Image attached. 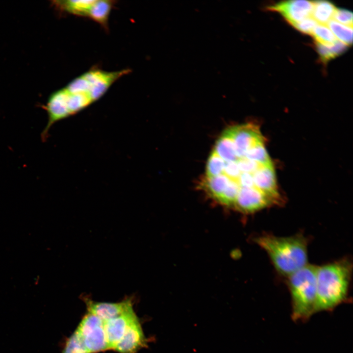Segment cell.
<instances>
[{"label": "cell", "mask_w": 353, "mask_h": 353, "mask_svg": "<svg viewBox=\"0 0 353 353\" xmlns=\"http://www.w3.org/2000/svg\"><path fill=\"white\" fill-rule=\"evenodd\" d=\"M82 300L86 304L88 312L101 319L103 322L112 319L133 306V298L127 297L118 303L98 302L86 296Z\"/></svg>", "instance_id": "8"}, {"label": "cell", "mask_w": 353, "mask_h": 353, "mask_svg": "<svg viewBox=\"0 0 353 353\" xmlns=\"http://www.w3.org/2000/svg\"><path fill=\"white\" fill-rule=\"evenodd\" d=\"M76 329L89 353L108 349L104 322L96 315L87 312Z\"/></svg>", "instance_id": "5"}, {"label": "cell", "mask_w": 353, "mask_h": 353, "mask_svg": "<svg viewBox=\"0 0 353 353\" xmlns=\"http://www.w3.org/2000/svg\"><path fill=\"white\" fill-rule=\"evenodd\" d=\"M315 43V47L320 59L324 64L335 58L346 50L348 46L337 40L332 45L324 46Z\"/></svg>", "instance_id": "13"}, {"label": "cell", "mask_w": 353, "mask_h": 353, "mask_svg": "<svg viewBox=\"0 0 353 353\" xmlns=\"http://www.w3.org/2000/svg\"><path fill=\"white\" fill-rule=\"evenodd\" d=\"M255 241L283 276L288 277L308 264L307 242L302 235L280 237L265 234L256 238Z\"/></svg>", "instance_id": "3"}, {"label": "cell", "mask_w": 353, "mask_h": 353, "mask_svg": "<svg viewBox=\"0 0 353 353\" xmlns=\"http://www.w3.org/2000/svg\"><path fill=\"white\" fill-rule=\"evenodd\" d=\"M137 318L132 306L120 315L104 322L108 349H114L127 328Z\"/></svg>", "instance_id": "7"}, {"label": "cell", "mask_w": 353, "mask_h": 353, "mask_svg": "<svg viewBox=\"0 0 353 353\" xmlns=\"http://www.w3.org/2000/svg\"><path fill=\"white\" fill-rule=\"evenodd\" d=\"M95 1V0H54L52 4L61 11L88 18Z\"/></svg>", "instance_id": "10"}, {"label": "cell", "mask_w": 353, "mask_h": 353, "mask_svg": "<svg viewBox=\"0 0 353 353\" xmlns=\"http://www.w3.org/2000/svg\"><path fill=\"white\" fill-rule=\"evenodd\" d=\"M315 43L324 46L332 45L337 40L326 25L318 24L314 28L312 34Z\"/></svg>", "instance_id": "15"}, {"label": "cell", "mask_w": 353, "mask_h": 353, "mask_svg": "<svg viewBox=\"0 0 353 353\" xmlns=\"http://www.w3.org/2000/svg\"><path fill=\"white\" fill-rule=\"evenodd\" d=\"M328 25L336 38L347 46L353 43V27L343 25L333 20L328 23Z\"/></svg>", "instance_id": "14"}, {"label": "cell", "mask_w": 353, "mask_h": 353, "mask_svg": "<svg viewBox=\"0 0 353 353\" xmlns=\"http://www.w3.org/2000/svg\"><path fill=\"white\" fill-rule=\"evenodd\" d=\"M352 268L347 259L316 267L314 313L332 310L346 301Z\"/></svg>", "instance_id": "2"}, {"label": "cell", "mask_w": 353, "mask_h": 353, "mask_svg": "<svg viewBox=\"0 0 353 353\" xmlns=\"http://www.w3.org/2000/svg\"><path fill=\"white\" fill-rule=\"evenodd\" d=\"M62 353H89L76 329L66 340Z\"/></svg>", "instance_id": "16"}, {"label": "cell", "mask_w": 353, "mask_h": 353, "mask_svg": "<svg viewBox=\"0 0 353 353\" xmlns=\"http://www.w3.org/2000/svg\"><path fill=\"white\" fill-rule=\"evenodd\" d=\"M131 72L129 68L109 71L93 66L53 92L43 106L48 121L41 136L47 137L50 127L57 122L77 114L100 100L115 82Z\"/></svg>", "instance_id": "1"}, {"label": "cell", "mask_w": 353, "mask_h": 353, "mask_svg": "<svg viewBox=\"0 0 353 353\" xmlns=\"http://www.w3.org/2000/svg\"><path fill=\"white\" fill-rule=\"evenodd\" d=\"M316 266L307 264L288 277L291 298V317L295 321H305L314 314L316 300Z\"/></svg>", "instance_id": "4"}, {"label": "cell", "mask_w": 353, "mask_h": 353, "mask_svg": "<svg viewBox=\"0 0 353 353\" xmlns=\"http://www.w3.org/2000/svg\"><path fill=\"white\" fill-rule=\"evenodd\" d=\"M115 2L111 0H95L88 18L107 30L109 17Z\"/></svg>", "instance_id": "11"}, {"label": "cell", "mask_w": 353, "mask_h": 353, "mask_svg": "<svg viewBox=\"0 0 353 353\" xmlns=\"http://www.w3.org/2000/svg\"><path fill=\"white\" fill-rule=\"evenodd\" d=\"M333 18L343 25L353 27V13L348 10L336 8Z\"/></svg>", "instance_id": "17"}, {"label": "cell", "mask_w": 353, "mask_h": 353, "mask_svg": "<svg viewBox=\"0 0 353 353\" xmlns=\"http://www.w3.org/2000/svg\"><path fill=\"white\" fill-rule=\"evenodd\" d=\"M147 345V340L138 317L131 324L114 350L119 353H137Z\"/></svg>", "instance_id": "9"}, {"label": "cell", "mask_w": 353, "mask_h": 353, "mask_svg": "<svg viewBox=\"0 0 353 353\" xmlns=\"http://www.w3.org/2000/svg\"><path fill=\"white\" fill-rule=\"evenodd\" d=\"M312 1L293 0L283 1L267 7L270 11L277 12L293 26L311 16Z\"/></svg>", "instance_id": "6"}, {"label": "cell", "mask_w": 353, "mask_h": 353, "mask_svg": "<svg viewBox=\"0 0 353 353\" xmlns=\"http://www.w3.org/2000/svg\"><path fill=\"white\" fill-rule=\"evenodd\" d=\"M318 24L313 18L309 17L300 21L293 26L303 33L311 35Z\"/></svg>", "instance_id": "18"}, {"label": "cell", "mask_w": 353, "mask_h": 353, "mask_svg": "<svg viewBox=\"0 0 353 353\" xmlns=\"http://www.w3.org/2000/svg\"><path fill=\"white\" fill-rule=\"evenodd\" d=\"M311 17L320 25H326L332 20L336 7L327 0L312 1Z\"/></svg>", "instance_id": "12"}]
</instances>
